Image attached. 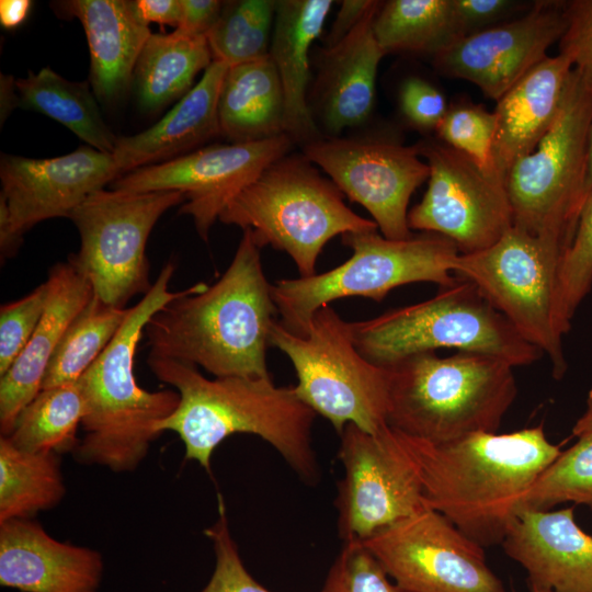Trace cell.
I'll return each instance as SVG.
<instances>
[{
    "instance_id": "obj_21",
    "label": "cell",
    "mask_w": 592,
    "mask_h": 592,
    "mask_svg": "<svg viewBox=\"0 0 592 592\" xmlns=\"http://www.w3.org/2000/svg\"><path fill=\"white\" fill-rule=\"evenodd\" d=\"M501 544L526 570L530 584L592 592V536L577 524L573 508L519 511Z\"/></svg>"
},
{
    "instance_id": "obj_17",
    "label": "cell",
    "mask_w": 592,
    "mask_h": 592,
    "mask_svg": "<svg viewBox=\"0 0 592 592\" xmlns=\"http://www.w3.org/2000/svg\"><path fill=\"white\" fill-rule=\"evenodd\" d=\"M286 135L253 143L213 144L175 159L121 175L111 189L129 193L179 191V213L192 217L198 236L208 240L227 204L267 166L287 155Z\"/></svg>"
},
{
    "instance_id": "obj_39",
    "label": "cell",
    "mask_w": 592,
    "mask_h": 592,
    "mask_svg": "<svg viewBox=\"0 0 592 592\" xmlns=\"http://www.w3.org/2000/svg\"><path fill=\"white\" fill-rule=\"evenodd\" d=\"M320 592H406L360 542H346Z\"/></svg>"
},
{
    "instance_id": "obj_29",
    "label": "cell",
    "mask_w": 592,
    "mask_h": 592,
    "mask_svg": "<svg viewBox=\"0 0 592 592\" xmlns=\"http://www.w3.org/2000/svg\"><path fill=\"white\" fill-rule=\"evenodd\" d=\"M213 56L204 35L174 30L151 34L137 60L133 83L146 112H158L185 95L195 77L206 70Z\"/></svg>"
},
{
    "instance_id": "obj_16",
    "label": "cell",
    "mask_w": 592,
    "mask_h": 592,
    "mask_svg": "<svg viewBox=\"0 0 592 592\" xmlns=\"http://www.w3.org/2000/svg\"><path fill=\"white\" fill-rule=\"evenodd\" d=\"M121 177L113 155L88 145L47 159L1 155V260L18 252L26 231L47 219L68 217L91 194Z\"/></svg>"
},
{
    "instance_id": "obj_37",
    "label": "cell",
    "mask_w": 592,
    "mask_h": 592,
    "mask_svg": "<svg viewBox=\"0 0 592 592\" xmlns=\"http://www.w3.org/2000/svg\"><path fill=\"white\" fill-rule=\"evenodd\" d=\"M591 287L592 189L583 201L573 239L559 267L556 319L562 335L569 332L571 319Z\"/></svg>"
},
{
    "instance_id": "obj_26",
    "label": "cell",
    "mask_w": 592,
    "mask_h": 592,
    "mask_svg": "<svg viewBox=\"0 0 592 592\" xmlns=\"http://www.w3.org/2000/svg\"><path fill=\"white\" fill-rule=\"evenodd\" d=\"M572 68L565 55L547 56L497 101L493 160L503 179L553 126Z\"/></svg>"
},
{
    "instance_id": "obj_42",
    "label": "cell",
    "mask_w": 592,
    "mask_h": 592,
    "mask_svg": "<svg viewBox=\"0 0 592 592\" xmlns=\"http://www.w3.org/2000/svg\"><path fill=\"white\" fill-rule=\"evenodd\" d=\"M567 27L559 54L567 56L592 83V0L566 1Z\"/></svg>"
},
{
    "instance_id": "obj_8",
    "label": "cell",
    "mask_w": 592,
    "mask_h": 592,
    "mask_svg": "<svg viewBox=\"0 0 592 592\" xmlns=\"http://www.w3.org/2000/svg\"><path fill=\"white\" fill-rule=\"evenodd\" d=\"M341 237L353 251L344 263L321 274L271 284L280 322L287 330L304 334L315 312L335 299L361 296L379 303L406 284L431 282L445 287L456 280L452 265L459 250L441 235L423 232L394 240L369 230Z\"/></svg>"
},
{
    "instance_id": "obj_45",
    "label": "cell",
    "mask_w": 592,
    "mask_h": 592,
    "mask_svg": "<svg viewBox=\"0 0 592 592\" xmlns=\"http://www.w3.org/2000/svg\"><path fill=\"white\" fill-rule=\"evenodd\" d=\"M225 1L180 0V22L175 30L193 35H204L217 22Z\"/></svg>"
},
{
    "instance_id": "obj_27",
    "label": "cell",
    "mask_w": 592,
    "mask_h": 592,
    "mask_svg": "<svg viewBox=\"0 0 592 592\" xmlns=\"http://www.w3.org/2000/svg\"><path fill=\"white\" fill-rule=\"evenodd\" d=\"M332 0H277L269 55L285 99V134L303 145L321 138L310 110V47L321 34Z\"/></svg>"
},
{
    "instance_id": "obj_4",
    "label": "cell",
    "mask_w": 592,
    "mask_h": 592,
    "mask_svg": "<svg viewBox=\"0 0 592 592\" xmlns=\"http://www.w3.org/2000/svg\"><path fill=\"white\" fill-rule=\"evenodd\" d=\"M174 270L172 261L162 266L150 291L128 308L113 341L78 380L86 407L81 422L84 435L71 455L81 465L134 471L160 435L158 423L179 405L177 390H146L134 372L137 346L148 321L184 291H169Z\"/></svg>"
},
{
    "instance_id": "obj_13",
    "label": "cell",
    "mask_w": 592,
    "mask_h": 592,
    "mask_svg": "<svg viewBox=\"0 0 592 592\" xmlns=\"http://www.w3.org/2000/svg\"><path fill=\"white\" fill-rule=\"evenodd\" d=\"M344 475L335 506L340 537L364 542L424 509L422 485L398 430L368 433L354 424L340 434Z\"/></svg>"
},
{
    "instance_id": "obj_20",
    "label": "cell",
    "mask_w": 592,
    "mask_h": 592,
    "mask_svg": "<svg viewBox=\"0 0 592 592\" xmlns=\"http://www.w3.org/2000/svg\"><path fill=\"white\" fill-rule=\"evenodd\" d=\"M100 551L60 542L33 519L0 523V584L21 592H99Z\"/></svg>"
},
{
    "instance_id": "obj_41",
    "label": "cell",
    "mask_w": 592,
    "mask_h": 592,
    "mask_svg": "<svg viewBox=\"0 0 592 592\" xmlns=\"http://www.w3.org/2000/svg\"><path fill=\"white\" fill-rule=\"evenodd\" d=\"M48 300L46 281L24 297L0 308V376L27 345L42 320Z\"/></svg>"
},
{
    "instance_id": "obj_50",
    "label": "cell",
    "mask_w": 592,
    "mask_h": 592,
    "mask_svg": "<svg viewBox=\"0 0 592 592\" xmlns=\"http://www.w3.org/2000/svg\"><path fill=\"white\" fill-rule=\"evenodd\" d=\"M592 432V389L588 394L587 408L572 428V435L580 436Z\"/></svg>"
},
{
    "instance_id": "obj_11",
    "label": "cell",
    "mask_w": 592,
    "mask_h": 592,
    "mask_svg": "<svg viewBox=\"0 0 592 592\" xmlns=\"http://www.w3.org/2000/svg\"><path fill=\"white\" fill-rule=\"evenodd\" d=\"M569 243L512 226L490 247L458 253L452 272L470 281L560 378L567 362L557 319L559 267Z\"/></svg>"
},
{
    "instance_id": "obj_23",
    "label": "cell",
    "mask_w": 592,
    "mask_h": 592,
    "mask_svg": "<svg viewBox=\"0 0 592 592\" xmlns=\"http://www.w3.org/2000/svg\"><path fill=\"white\" fill-rule=\"evenodd\" d=\"M47 306L35 332L0 376V432L8 436L21 411L42 390L48 364L69 323L93 296L89 282L67 261L48 272Z\"/></svg>"
},
{
    "instance_id": "obj_51",
    "label": "cell",
    "mask_w": 592,
    "mask_h": 592,
    "mask_svg": "<svg viewBox=\"0 0 592 592\" xmlns=\"http://www.w3.org/2000/svg\"><path fill=\"white\" fill-rule=\"evenodd\" d=\"M591 189H592V125H591L590 141H589V158H588V173H587V182H585V196H587L588 192Z\"/></svg>"
},
{
    "instance_id": "obj_49",
    "label": "cell",
    "mask_w": 592,
    "mask_h": 592,
    "mask_svg": "<svg viewBox=\"0 0 592 592\" xmlns=\"http://www.w3.org/2000/svg\"><path fill=\"white\" fill-rule=\"evenodd\" d=\"M0 92V117L2 123L15 107H19L20 103L15 80L12 76L1 75Z\"/></svg>"
},
{
    "instance_id": "obj_7",
    "label": "cell",
    "mask_w": 592,
    "mask_h": 592,
    "mask_svg": "<svg viewBox=\"0 0 592 592\" xmlns=\"http://www.w3.org/2000/svg\"><path fill=\"white\" fill-rule=\"evenodd\" d=\"M351 328L357 351L382 367L437 349L487 354L513 367L531 365L544 355L463 277L428 300L351 322Z\"/></svg>"
},
{
    "instance_id": "obj_31",
    "label": "cell",
    "mask_w": 592,
    "mask_h": 592,
    "mask_svg": "<svg viewBox=\"0 0 592 592\" xmlns=\"http://www.w3.org/2000/svg\"><path fill=\"white\" fill-rule=\"evenodd\" d=\"M373 31L385 54L408 53L432 58L464 37L453 0L382 2Z\"/></svg>"
},
{
    "instance_id": "obj_24",
    "label": "cell",
    "mask_w": 592,
    "mask_h": 592,
    "mask_svg": "<svg viewBox=\"0 0 592 592\" xmlns=\"http://www.w3.org/2000/svg\"><path fill=\"white\" fill-rule=\"evenodd\" d=\"M380 5L375 1L341 42L320 50L316 103L330 137L364 123L373 111L377 69L386 55L373 31Z\"/></svg>"
},
{
    "instance_id": "obj_28",
    "label": "cell",
    "mask_w": 592,
    "mask_h": 592,
    "mask_svg": "<svg viewBox=\"0 0 592 592\" xmlns=\"http://www.w3.org/2000/svg\"><path fill=\"white\" fill-rule=\"evenodd\" d=\"M220 136L253 143L285 134V99L269 56L228 67L218 102Z\"/></svg>"
},
{
    "instance_id": "obj_2",
    "label": "cell",
    "mask_w": 592,
    "mask_h": 592,
    "mask_svg": "<svg viewBox=\"0 0 592 592\" xmlns=\"http://www.w3.org/2000/svg\"><path fill=\"white\" fill-rule=\"evenodd\" d=\"M400 432V431H399ZM425 505L483 546L501 544L523 496L561 452L543 424L432 443L400 432Z\"/></svg>"
},
{
    "instance_id": "obj_14",
    "label": "cell",
    "mask_w": 592,
    "mask_h": 592,
    "mask_svg": "<svg viewBox=\"0 0 592 592\" xmlns=\"http://www.w3.org/2000/svg\"><path fill=\"white\" fill-rule=\"evenodd\" d=\"M429 168L428 189L408 214L410 229L453 241L459 253L483 250L513 226L504 179L483 172L442 141L417 144Z\"/></svg>"
},
{
    "instance_id": "obj_15",
    "label": "cell",
    "mask_w": 592,
    "mask_h": 592,
    "mask_svg": "<svg viewBox=\"0 0 592 592\" xmlns=\"http://www.w3.org/2000/svg\"><path fill=\"white\" fill-rule=\"evenodd\" d=\"M362 544L406 592H505L487 565L483 547L432 509Z\"/></svg>"
},
{
    "instance_id": "obj_6",
    "label": "cell",
    "mask_w": 592,
    "mask_h": 592,
    "mask_svg": "<svg viewBox=\"0 0 592 592\" xmlns=\"http://www.w3.org/2000/svg\"><path fill=\"white\" fill-rule=\"evenodd\" d=\"M343 197L303 153H287L246 185L218 220L249 230L260 248L286 252L300 277H309L330 239L378 229L374 220L350 209Z\"/></svg>"
},
{
    "instance_id": "obj_19",
    "label": "cell",
    "mask_w": 592,
    "mask_h": 592,
    "mask_svg": "<svg viewBox=\"0 0 592 592\" xmlns=\"http://www.w3.org/2000/svg\"><path fill=\"white\" fill-rule=\"evenodd\" d=\"M566 1H535L516 19L468 34L433 57L442 75L498 101L548 55L567 27Z\"/></svg>"
},
{
    "instance_id": "obj_36",
    "label": "cell",
    "mask_w": 592,
    "mask_h": 592,
    "mask_svg": "<svg viewBox=\"0 0 592 592\" xmlns=\"http://www.w3.org/2000/svg\"><path fill=\"white\" fill-rule=\"evenodd\" d=\"M566 502L592 510V432L578 436L539 474L523 496L517 512L547 511Z\"/></svg>"
},
{
    "instance_id": "obj_25",
    "label": "cell",
    "mask_w": 592,
    "mask_h": 592,
    "mask_svg": "<svg viewBox=\"0 0 592 592\" xmlns=\"http://www.w3.org/2000/svg\"><path fill=\"white\" fill-rule=\"evenodd\" d=\"M228 67L213 60L160 121L138 134L118 137L112 155L121 175L175 159L220 136L218 102Z\"/></svg>"
},
{
    "instance_id": "obj_12",
    "label": "cell",
    "mask_w": 592,
    "mask_h": 592,
    "mask_svg": "<svg viewBox=\"0 0 592 592\" xmlns=\"http://www.w3.org/2000/svg\"><path fill=\"white\" fill-rule=\"evenodd\" d=\"M185 202L179 191L129 193L103 189L71 214L80 248L68 262L89 282L103 303L126 308L152 287L146 246L159 218Z\"/></svg>"
},
{
    "instance_id": "obj_18",
    "label": "cell",
    "mask_w": 592,
    "mask_h": 592,
    "mask_svg": "<svg viewBox=\"0 0 592 592\" xmlns=\"http://www.w3.org/2000/svg\"><path fill=\"white\" fill-rule=\"evenodd\" d=\"M303 155L372 215L384 237L403 240L412 236L409 201L430 175L417 145L321 137L303 145Z\"/></svg>"
},
{
    "instance_id": "obj_9",
    "label": "cell",
    "mask_w": 592,
    "mask_h": 592,
    "mask_svg": "<svg viewBox=\"0 0 592 592\" xmlns=\"http://www.w3.org/2000/svg\"><path fill=\"white\" fill-rule=\"evenodd\" d=\"M591 125L592 83L572 68L553 126L505 173L514 226L571 243L585 197Z\"/></svg>"
},
{
    "instance_id": "obj_35",
    "label": "cell",
    "mask_w": 592,
    "mask_h": 592,
    "mask_svg": "<svg viewBox=\"0 0 592 592\" xmlns=\"http://www.w3.org/2000/svg\"><path fill=\"white\" fill-rule=\"evenodd\" d=\"M275 8V0L225 1L206 34L213 60L231 67L269 56Z\"/></svg>"
},
{
    "instance_id": "obj_30",
    "label": "cell",
    "mask_w": 592,
    "mask_h": 592,
    "mask_svg": "<svg viewBox=\"0 0 592 592\" xmlns=\"http://www.w3.org/2000/svg\"><path fill=\"white\" fill-rule=\"evenodd\" d=\"M19 107L42 113L70 129L88 146L113 153L118 137L104 122L88 82L62 78L49 67L15 80Z\"/></svg>"
},
{
    "instance_id": "obj_22",
    "label": "cell",
    "mask_w": 592,
    "mask_h": 592,
    "mask_svg": "<svg viewBox=\"0 0 592 592\" xmlns=\"http://www.w3.org/2000/svg\"><path fill=\"white\" fill-rule=\"evenodd\" d=\"M57 15L77 19L90 52V86L100 102L115 103L133 83L139 55L152 34L129 0L52 2Z\"/></svg>"
},
{
    "instance_id": "obj_32",
    "label": "cell",
    "mask_w": 592,
    "mask_h": 592,
    "mask_svg": "<svg viewBox=\"0 0 592 592\" xmlns=\"http://www.w3.org/2000/svg\"><path fill=\"white\" fill-rule=\"evenodd\" d=\"M67 488L60 455L30 453L0 437V523L57 506Z\"/></svg>"
},
{
    "instance_id": "obj_1",
    "label": "cell",
    "mask_w": 592,
    "mask_h": 592,
    "mask_svg": "<svg viewBox=\"0 0 592 592\" xmlns=\"http://www.w3.org/2000/svg\"><path fill=\"white\" fill-rule=\"evenodd\" d=\"M260 247L243 230L226 272L158 310L144 333L149 355L202 367L215 377H269L266 348L276 306Z\"/></svg>"
},
{
    "instance_id": "obj_3",
    "label": "cell",
    "mask_w": 592,
    "mask_h": 592,
    "mask_svg": "<svg viewBox=\"0 0 592 592\" xmlns=\"http://www.w3.org/2000/svg\"><path fill=\"white\" fill-rule=\"evenodd\" d=\"M148 366L180 396L177 409L157 425L172 431L184 444L185 458L210 473L214 451L237 433L253 434L273 446L286 464L310 485L319 480L311 443L316 412L294 387H278L269 377L207 378L197 367L148 355Z\"/></svg>"
},
{
    "instance_id": "obj_10",
    "label": "cell",
    "mask_w": 592,
    "mask_h": 592,
    "mask_svg": "<svg viewBox=\"0 0 592 592\" xmlns=\"http://www.w3.org/2000/svg\"><path fill=\"white\" fill-rule=\"evenodd\" d=\"M269 344L292 362L297 396L340 435L345 425L376 433L387 425L388 372L357 351L351 322L329 305L311 317L304 334L274 320Z\"/></svg>"
},
{
    "instance_id": "obj_48",
    "label": "cell",
    "mask_w": 592,
    "mask_h": 592,
    "mask_svg": "<svg viewBox=\"0 0 592 592\" xmlns=\"http://www.w3.org/2000/svg\"><path fill=\"white\" fill-rule=\"evenodd\" d=\"M32 8L30 0H1L0 23L7 30L21 25L27 18Z\"/></svg>"
},
{
    "instance_id": "obj_33",
    "label": "cell",
    "mask_w": 592,
    "mask_h": 592,
    "mask_svg": "<svg viewBox=\"0 0 592 592\" xmlns=\"http://www.w3.org/2000/svg\"><path fill=\"white\" fill-rule=\"evenodd\" d=\"M84 412L78 382L42 389L21 411L5 437L30 453H72L80 440L77 431Z\"/></svg>"
},
{
    "instance_id": "obj_5",
    "label": "cell",
    "mask_w": 592,
    "mask_h": 592,
    "mask_svg": "<svg viewBox=\"0 0 592 592\" xmlns=\"http://www.w3.org/2000/svg\"><path fill=\"white\" fill-rule=\"evenodd\" d=\"M386 368L387 423L432 443L497 433L517 395L514 367L487 354L423 352Z\"/></svg>"
},
{
    "instance_id": "obj_34",
    "label": "cell",
    "mask_w": 592,
    "mask_h": 592,
    "mask_svg": "<svg viewBox=\"0 0 592 592\" xmlns=\"http://www.w3.org/2000/svg\"><path fill=\"white\" fill-rule=\"evenodd\" d=\"M127 314L128 308L110 306L93 295L65 331L42 389L78 382L113 341Z\"/></svg>"
},
{
    "instance_id": "obj_40",
    "label": "cell",
    "mask_w": 592,
    "mask_h": 592,
    "mask_svg": "<svg viewBox=\"0 0 592 592\" xmlns=\"http://www.w3.org/2000/svg\"><path fill=\"white\" fill-rule=\"evenodd\" d=\"M215 554L214 571L201 592H271L247 570L230 533L223 498L218 500V519L205 530Z\"/></svg>"
},
{
    "instance_id": "obj_46",
    "label": "cell",
    "mask_w": 592,
    "mask_h": 592,
    "mask_svg": "<svg viewBox=\"0 0 592 592\" xmlns=\"http://www.w3.org/2000/svg\"><path fill=\"white\" fill-rule=\"evenodd\" d=\"M375 1L343 0L325 41V48L341 42L365 16Z\"/></svg>"
},
{
    "instance_id": "obj_47",
    "label": "cell",
    "mask_w": 592,
    "mask_h": 592,
    "mask_svg": "<svg viewBox=\"0 0 592 592\" xmlns=\"http://www.w3.org/2000/svg\"><path fill=\"white\" fill-rule=\"evenodd\" d=\"M135 7L145 23H159L175 29L180 22V0H136Z\"/></svg>"
},
{
    "instance_id": "obj_43",
    "label": "cell",
    "mask_w": 592,
    "mask_h": 592,
    "mask_svg": "<svg viewBox=\"0 0 592 592\" xmlns=\"http://www.w3.org/2000/svg\"><path fill=\"white\" fill-rule=\"evenodd\" d=\"M400 110L414 127L424 130L436 129L448 106L443 93L424 79H407L399 92Z\"/></svg>"
},
{
    "instance_id": "obj_52",
    "label": "cell",
    "mask_w": 592,
    "mask_h": 592,
    "mask_svg": "<svg viewBox=\"0 0 592 592\" xmlns=\"http://www.w3.org/2000/svg\"><path fill=\"white\" fill-rule=\"evenodd\" d=\"M530 590H531V592H553L551 590H549L547 588H543V587L535 585V584H530Z\"/></svg>"
},
{
    "instance_id": "obj_44",
    "label": "cell",
    "mask_w": 592,
    "mask_h": 592,
    "mask_svg": "<svg viewBox=\"0 0 592 592\" xmlns=\"http://www.w3.org/2000/svg\"><path fill=\"white\" fill-rule=\"evenodd\" d=\"M457 22L464 36L504 22L524 7L511 0H453Z\"/></svg>"
},
{
    "instance_id": "obj_38",
    "label": "cell",
    "mask_w": 592,
    "mask_h": 592,
    "mask_svg": "<svg viewBox=\"0 0 592 592\" xmlns=\"http://www.w3.org/2000/svg\"><path fill=\"white\" fill-rule=\"evenodd\" d=\"M435 132L442 143L465 153L483 172L503 178L493 160L497 133L493 112L468 102L451 105Z\"/></svg>"
}]
</instances>
